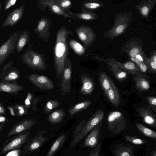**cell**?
<instances>
[{
    "instance_id": "cell-21",
    "label": "cell",
    "mask_w": 156,
    "mask_h": 156,
    "mask_svg": "<svg viewBox=\"0 0 156 156\" xmlns=\"http://www.w3.org/2000/svg\"><path fill=\"white\" fill-rule=\"evenodd\" d=\"M82 86L80 90L83 95L91 94L94 88V83L92 78L87 74L84 73L80 77Z\"/></svg>"
},
{
    "instance_id": "cell-40",
    "label": "cell",
    "mask_w": 156,
    "mask_h": 156,
    "mask_svg": "<svg viewBox=\"0 0 156 156\" xmlns=\"http://www.w3.org/2000/svg\"><path fill=\"white\" fill-rule=\"evenodd\" d=\"M104 5V3L98 1L86 2L83 4V5L85 8L94 10L103 7Z\"/></svg>"
},
{
    "instance_id": "cell-43",
    "label": "cell",
    "mask_w": 156,
    "mask_h": 156,
    "mask_svg": "<svg viewBox=\"0 0 156 156\" xmlns=\"http://www.w3.org/2000/svg\"><path fill=\"white\" fill-rule=\"evenodd\" d=\"M125 138L128 141L135 144H142L147 143L145 140L128 135L126 136Z\"/></svg>"
},
{
    "instance_id": "cell-36",
    "label": "cell",
    "mask_w": 156,
    "mask_h": 156,
    "mask_svg": "<svg viewBox=\"0 0 156 156\" xmlns=\"http://www.w3.org/2000/svg\"><path fill=\"white\" fill-rule=\"evenodd\" d=\"M144 52L137 55L134 58L133 62L139 68L141 72L145 73L147 71V68L144 62Z\"/></svg>"
},
{
    "instance_id": "cell-11",
    "label": "cell",
    "mask_w": 156,
    "mask_h": 156,
    "mask_svg": "<svg viewBox=\"0 0 156 156\" xmlns=\"http://www.w3.org/2000/svg\"><path fill=\"white\" fill-rule=\"evenodd\" d=\"M27 77L36 87L40 89L50 90L54 87L53 82L46 76L29 74L27 76Z\"/></svg>"
},
{
    "instance_id": "cell-49",
    "label": "cell",
    "mask_w": 156,
    "mask_h": 156,
    "mask_svg": "<svg viewBox=\"0 0 156 156\" xmlns=\"http://www.w3.org/2000/svg\"><path fill=\"white\" fill-rule=\"evenodd\" d=\"M7 118L5 116L0 115V123H3L7 121Z\"/></svg>"
},
{
    "instance_id": "cell-1",
    "label": "cell",
    "mask_w": 156,
    "mask_h": 156,
    "mask_svg": "<svg viewBox=\"0 0 156 156\" xmlns=\"http://www.w3.org/2000/svg\"><path fill=\"white\" fill-rule=\"evenodd\" d=\"M73 33L66 27H62L58 30L55 48V65L56 77L61 79L68 53L67 40Z\"/></svg>"
},
{
    "instance_id": "cell-47",
    "label": "cell",
    "mask_w": 156,
    "mask_h": 156,
    "mask_svg": "<svg viewBox=\"0 0 156 156\" xmlns=\"http://www.w3.org/2000/svg\"><path fill=\"white\" fill-rule=\"evenodd\" d=\"M16 1V0H6L4 4V10H6L14 5Z\"/></svg>"
},
{
    "instance_id": "cell-18",
    "label": "cell",
    "mask_w": 156,
    "mask_h": 156,
    "mask_svg": "<svg viewBox=\"0 0 156 156\" xmlns=\"http://www.w3.org/2000/svg\"><path fill=\"white\" fill-rule=\"evenodd\" d=\"M140 116L147 124L152 127H156V115L147 107L142 106L136 109Z\"/></svg>"
},
{
    "instance_id": "cell-6",
    "label": "cell",
    "mask_w": 156,
    "mask_h": 156,
    "mask_svg": "<svg viewBox=\"0 0 156 156\" xmlns=\"http://www.w3.org/2000/svg\"><path fill=\"white\" fill-rule=\"evenodd\" d=\"M21 30L11 34L9 38L0 46V67L11 55L13 54Z\"/></svg>"
},
{
    "instance_id": "cell-33",
    "label": "cell",
    "mask_w": 156,
    "mask_h": 156,
    "mask_svg": "<svg viewBox=\"0 0 156 156\" xmlns=\"http://www.w3.org/2000/svg\"><path fill=\"white\" fill-rule=\"evenodd\" d=\"M66 137V133L59 136L54 142L46 156H53L64 143Z\"/></svg>"
},
{
    "instance_id": "cell-53",
    "label": "cell",
    "mask_w": 156,
    "mask_h": 156,
    "mask_svg": "<svg viewBox=\"0 0 156 156\" xmlns=\"http://www.w3.org/2000/svg\"><path fill=\"white\" fill-rule=\"evenodd\" d=\"M3 129L2 126L0 125V132Z\"/></svg>"
},
{
    "instance_id": "cell-15",
    "label": "cell",
    "mask_w": 156,
    "mask_h": 156,
    "mask_svg": "<svg viewBox=\"0 0 156 156\" xmlns=\"http://www.w3.org/2000/svg\"><path fill=\"white\" fill-rule=\"evenodd\" d=\"M36 120L28 118L23 119L15 124L6 135L7 137L18 134L30 129L36 123Z\"/></svg>"
},
{
    "instance_id": "cell-14",
    "label": "cell",
    "mask_w": 156,
    "mask_h": 156,
    "mask_svg": "<svg viewBox=\"0 0 156 156\" xmlns=\"http://www.w3.org/2000/svg\"><path fill=\"white\" fill-rule=\"evenodd\" d=\"M25 6V5H23L13 9L2 23V27H12L16 24L23 16Z\"/></svg>"
},
{
    "instance_id": "cell-52",
    "label": "cell",
    "mask_w": 156,
    "mask_h": 156,
    "mask_svg": "<svg viewBox=\"0 0 156 156\" xmlns=\"http://www.w3.org/2000/svg\"><path fill=\"white\" fill-rule=\"evenodd\" d=\"M1 1L0 0V15L1 13Z\"/></svg>"
},
{
    "instance_id": "cell-51",
    "label": "cell",
    "mask_w": 156,
    "mask_h": 156,
    "mask_svg": "<svg viewBox=\"0 0 156 156\" xmlns=\"http://www.w3.org/2000/svg\"><path fill=\"white\" fill-rule=\"evenodd\" d=\"M151 156H156V151L155 150L151 152Z\"/></svg>"
},
{
    "instance_id": "cell-38",
    "label": "cell",
    "mask_w": 156,
    "mask_h": 156,
    "mask_svg": "<svg viewBox=\"0 0 156 156\" xmlns=\"http://www.w3.org/2000/svg\"><path fill=\"white\" fill-rule=\"evenodd\" d=\"M69 44L76 54L82 55L84 53L85 50V48L77 41L71 40L69 42Z\"/></svg>"
},
{
    "instance_id": "cell-42",
    "label": "cell",
    "mask_w": 156,
    "mask_h": 156,
    "mask_svg": "<svg viewBox=\"0 0 156 156\" xmlns=\"http://www.w3.org/2000/svg\"><path fill=\"white\" fill-rule=\"evenodd\" d=\"M13 107L16 109V114L19 116H22L28 113V108L24 105H17L13 106Z\"/></svg>"
},
{
    "instance_id": "cell-13",
    "label": "cell",
    "mask_w": 156,
    "mask_h": 156,
    "mask_svg": "<svg viewBox=\"0 0 156 156\" xmlns=\"http://www.w3.org/2000/svg\"><path fill=\"white\" fill-rule=\"evenodd\" d=\"M29 138L30 134L28 132L17 135L2 147L0 154H3L7 151L19 147L26 142Z\"/></svg>"
},
{
    "instance_id": "cell-30",
    "label": "cell",
    "mask_w": 156,
    "mask_h": 156,
    "mask_svg": "<svg viewBox=\"0 0 156 156\" xmlns=\"http://www.w3.org/2000/svg\"><path fill=\"white\" fill-rule=\"evenodd\" d=\"M29 32L26 30L21 33L17 41L16 48L17 54L23 50L24 47L29 42Z\"/></svg>"
},
{
    "instance_id": "cell-2",
    "label": "cell",
    "mask_w": 156,
    "mask_h": 156,
    "mask_svg": "<svg viewBox=\"0 0 156 156\" xmlns=\"http://www.w3.org/2000/svg\"><path fill=\"white\" fill-rule=\"evenodd\" d=\"M132 11L119 12L114 17V22L112 27L104 33L105 39L113 40L122 34L132 22Z\"/></svg>"
},
{
    "instance_id": "cell-48",
    "label": "cell",
    "mask_w": 156,
    "mask_h": 156,
    "mask_svg": "<svg viewBox=\"0 0 156 156\" xmlns=\"http://www.w3.org/2000/svg\"><path fill=\"white\" fill-rule=\"evenodd\" d=\"M8 108L9 110L10 113L12 115V116H16L14 109L13 108V106H9L8 107Z\"/></svg>"
},
{
    "instance_id": "cell-34",
    "label": "cell",
    "mask_w": 156,
    "mask_h": 156,
    "mask_svg": "<svg viewBox=\"0 0 156 156\" xmlns=\"http://www.w3.org/2000/svg\"><path fill=\"white\" fill-rule=\"evenodd\" d=\"M92 103L91 101L87 100L77 104L69 110L70 117H72L77 113L86 109Z\"/></svg>"
},
{
    "instance_id": "cell-17",
    "label": "cell",
    "mask_w": 156,
    "mask_h": 156,
    "mask_svg": "<svg viewBox=\"0 0 156 156\" xmlns=\"http://www.w3.org/2000/svg\"><path fill=\"white\" fill-rule=\"evenodd\" d=\"M93 57L97 60L106 63L108 69L119 81H122L127 78V73L120 69L113 63L108 60L107 58H102L97 56Z\"/></svg>"
},
{
    "instance_id": "cell-26",
    "label": "cell",
    "mask_w": 156,
    "mask_h": 156,
    "mask_svg": "<svg viewBox=\"0 0 156 156\" xmlns=\"http://www.w3.org/2000/svg\"><path fill=\"white\" fill-rule=\"evenodd\" d=\"M111 103L117 107L120 103V96L115 84L111 80V87L106 96Z\"/></svg>"
},
{
    "instance_id": "cell-23",
    "label": "cell",
    "mask_w": 156,
    "mask_h": 156,
    "mask_svg": "<svg viewBox=\"0 0 156 156\" xmlns=\"http://www.w3.org/2000/svg\"><path fill=\"white\" fill-rule=\"evenodd\" d=\"M156 4V0H142L134 7L144 18H147Z\"/></svg>"
},
{
    "instance_id": "cell-45",
    "label": "cell",
    "mask_w": 156,
    "mask_h": 156,
    "mask_svg": "<svg viewBox=\"0 0 156 156\" xmlns=\"http://www.w3.org/2000/svg\"><path fill=\"white\" fill-rule=\"evenodd\" d=\"M86 122V121L85 120H83L81 121L76 127L73 136V140L74 139L79 133L81 130L82 128Z\"/></svg>"
},
{
    "instance_id": "cell-24",
    "label": "cell",
    "mask_w": 156,
    "mask_h": 156,
    "mask_svg": "<svg viewBox=\"0 0 156 156\" xmlns=\"http://www.w3.org/2000/svg\"><path fill=\"white\" fill-rule=\"evenodd\" d=\"M38 5L44 8L49 7L56 14L62 16L66 18L72 19L68 13L61 9L56 3L55 0H42L37 2Z\"/></svg>"
},
{
    "instance_id": "cell-16",
    "label": "cell",
    "mask_w": 156,
    "mask_h": 156,
    "mask_svg": "<svg viewBox=\"0 0 156 156\" xmlns=\"http://www.w3.org/2000/svg\"><path fill=\"white\" fill-rule=\"evenodd\" d=\"M102 125L101 121L91 130L85 138L83 143L84 146L93 147L98 144L101 135Z\"/></svg>"
},
{
    "instance_id": "cell-46",
    "label": "cell",
    "mask_w": 156,
    "mask_h": 156,
    "mask_svg": "<svg viewBox=\"0 0 156 156\" xmlns=\"http://www.w3.org/2000/svg\"><path fill=\"white\" fill-rule=\"evenodd\" d=\"M101 143L98 144L91 151L89 156H99Z\"/></svg>"
},
{
    "instance_id": "cell-31",
    "label": "cell",
    "mask_w": 156,
    "mask_h": 156,
    "mask_svg": "<svg viewBox=\"0 0 156 156\" xmlns=\"http://www.w3.org/2000/svg\"><path fill=\"white\" fill-rule=\"evenodd\" d=\"M99 78L102 90L106 96L111 87V79L106 73L103 72L99 73Z\"/></svg>"
},
{
    "instance_id": "cell-41",
    "label": "cell",
    "mask_w": 156,
    "mask_h": 156,
    "mask_svg": "<svg viewBox=\"0 0 156 156\" xmlns=\"http://www.w3.org/2000/svg\"><path fill=\"white\" fill-rule=\"evenodd\" d=\"M146 102L148 104L147 106L154 113L156 112V98L155 96H149L145 98Z\"/></svg>"
},
{
    "instance_id": "cell-27",
    "label": "cell",
    "mask_w": 156,
    "mask_h": 156,
    "mask_svg": "<svg viewBox=\"0 0 156 156\" xmlns=\"http://www.w3.org/2000/svg\"><path fill=\"white\" fill-rule=\"evenodd\" d=\"M67 12L73 19H77L86 20H93L98 19L99 17L94 13L85 9L80 13H74L68 10Z\"/></svg>"
},
{
    "instance_id": "cell-37",
    "label": "cell",
    "mask_w": 156,
    "mask_h": 156,
    "mask_svg": "<svg viewBox=\"0 0 156 156\" xmlns=\"http://www.w3.org/2000/svg\"><path fill=\"white\" fill-rule=\"evenodd\" d=\"M136 126L138 129L145 136L152 138H156V133L140 123H136Z\"/></svg>"
},
{
    "instance_id": "cell-35",
    "label": "cell",
    "mask_w": 156,
    "mask_h": 156,
    "mask_svg": "<svg viewBox=\"0 0 156 156\" xmlns=\"http://www.w3.org/2000/svg\"><path fill=\"white\" fill-rule=\"evenodd\" d=\"M40 100V99L35 98L33 94L28 92L24 101V105L35 112L37 111L36 105Z\"/></svg>"
},
{
    "instance_id": "cell-8",
    "label": "cell",
    "mask_w": 156,
    "mask_h": 156,
    "mask_svg": "<svg viewBox=\"0 0 156 156\" xmlns=\"http://www.w3.org/2000/svg\"><path fill=\"white\" fill-rule=\"evenodd\" d=\"M72 63L69 57L66 58L63 72L59 83L61 95H66L71 90Z\"/></svg>"
},
{
    "instance_id": "cell-44",
    "label": "cell",
    "mask_w": 156,
    "mask_h": 156,
    "mask_svg": "<svg viewBox=\"0 0 156 156\" xmlns=\"http://www.w3.org/2000/svg\"><path fill=\"white\" fill-rule=\"evenodd\" d=\"M55 1L57 5L64 10L69 7L71 4V2L69 0H55Z\"/></svg>"
},
{
    "instance_id": "cell-10",
    "label": "cell",
    "mask_w": 156,
    "mask_h": 156,
    "mask_svg": "<svg viewBox=\"0 0 156 156\" xmlns=\"http://www.w3.org/2000/svg\"><path fill=\"white\" fill-rule=\"evenodd\" d=\"M46 132V130L40 131L24 146L22 153L25 154L31 152L40 148L44 143L48 141V139L44 136Z\"/></svg>"
},
{
    "instance_id": "cell-7",
    "label": "cell",
    "mask_w": 156,
    "mask_h": 156,
    "mask_svg": "<svg viewBox=\"0 0 156 156\" xmlns=\"http://www.w3.org/2000/svg\"><path fill=\"white\" fill-rule=\"evenodd\" d=\"M143 47L142 40L133 37L122 44L120 48L121 51L126 54L131 61L133 62L136 56L143 51Z\"/></svg>"
},
{
    "instance_id": "cell-50",
    "label": "cell",
    "mask_w": 156,
    "mask_h": 156,
    "mask_svg": "<svg viewBox=\"0 0 156 156\" xmlns=\"http://www.w3.org/2000/svg\"><path fill=\"white\" fill-rule=\"evenodd\" d=\"M5 112V109L3 106L0 103V115L4 114Z\"/></svg>"
},
{
    "instance_id": "cell-22",
    "label": "cell",
    "mask_w": 156,
    "mask_h": 156,
    "mask_svg": "<svg viewBox=\"0 0 156 156\" xmlns=\"http://www.w3.org/2000/svg\"><path fill=\"white\" fill-rule=\"evenodd\" d=\"M141 71L133 75V80L135 83V87L139 91H144L148 90L150 84L146 76Z\"/></svg>"
},
{
    "instance_id": "cell-32",
    "label": "cell",
    "mask_w": 156,
    "mask_h": 156,
    "mask_svg": "<svg viewBox=\"0 0 156 156\" xmlns=\"http://www.w3.org/2000/svg\"><path fill=\"white\" fill-rule=\"evenodd\" d=\"M65 112L62 109L56 110L47 117V120L52 124L62 122L65 116Z\"/></svg>"
},
{
    "instance_id": "cell-19",
    "label": "cell",
    "mask_w": 156,
    "mask_h": 156,
    "mask_svg": "<svg viewBox=\"0 0 156 156\" xmlns=\"http://www.w3.org/2000/svg\"><path fill=\"white\" fill-rule=\"evenodd\" d=\"M51 22L49 19L43 18L40 20L37 27V36L45 40L46 42L48 41L50 37V29Z\"/></svg>"
},
{
    "instance_id": "cell-5",
    "label": "cell",
    "mask_w": 156,
    "mask_h": 156,
    "mask_svg": "<svg viewBox=\"0 0 156 156\" xmlns=\"http://www.w3.org/2000/svg\"><path fill=\"white\" fill-rule=\"evenodd\" d=\"M106 121L108 129L115 134L124 130L127 126V119L123 114L120 112L115 111L109 113Z\"/></svg>"
},
{
    "instance_id": "cell-39",
    "label": "cell",
    "mask_w": 156,
    "mask_h": 156,
    "mask_svg": "<svg viewBox=\"0 0 156 156\" xmlns=\"http://www.w3.org/2000/svg\"><path fill=\"white\" fill-rule=\"evenodd\" d=\"M60 105L59 102L55 100H50L46 103L44 109V113L48 114Z\"/></svg>"
},
{
    "instance_id": "cell-9",
    "label": "cell",
    "mask_w": 156,
    "mask_h": 156,
    "mask_svg": "<svg viewBox=\"0 0 156 156\" xmlns=\"http://www.w3.org/2000/svg\"><path fill=\"white\" fill-rule=\"evenodd\" d=\"M19 70L13 66V60L8 61L1 69L0 79L1 82H9L13 81L20 78Z\"/></svg>"
},
{
    "instance_id": "cell-4",
    "label": "cell",
    "mask_w": 156,
    "mask_h": 156,
    "mask_svg": "<svg viewBox=\"0 0 156 156\" xmlns=\"http://www.w3.org/2000/svg\"><path fill=\"white\" fill-rule=\"evenodd\" d=\"M105 116L104 111L100 109L97 111L86 122L81 130L75 138L72 140L71 146H75L82 140L96 126L102 121Z\"/></svg>"
},
{
    "instance_id": "cell-12",
    "label": "cell",
    "mask_w": 156,
    "mask_h": 156,
    "mask_svg": "<svg viewBox=\"0 0 156 156\" xmlns=\"http://www.w3.org/2000/svg\"><path fill=\"white\" fill-rule=\"evenodd\" d=\"M74 30L86 47L90 46L95 39L94 31L89 26H80Z\"/></svg>"
},
{
    "instance_id": "cell-28",
    "label": "cell",
    "mask_w": 156,
    "mask_h": 156,
    "mask_svg": "<svg viewBox=\"0 0 156 156\" xmlns=\"http://www.w3.org/2000/svg\"><path fill=\"white\" fill-rule=\"evenodd\" d=\"M144 62L147 68V71L150 73L154 74L156 73V52L155 50L150 53V57H147L144 54Z\"/></svg>"
},
{
    "instance_id": "cell-20",
    "label": "cell",
    "mask_w": 156,
    "mask_h": 156,
    "mask_svg": "<svg viewBox=\"0 0 156 156\" xmlns=\"http://www.w3.org/2000/svg\"><path fill=\"white\" fill-rule=\"evenodd\" d=\"M107 59L121 69H122L126 73L133 75L140 71L136 64L132 61H129L123 63L119 62L112 58H108Z\"/></svg>"
},
{
    "instance_id": "cell-29",
    "label": "cell",
    "mask_w": 156,
    "mask_h": 156,
    "mask_svg": "<svg viewBox=\"0 0 156 156\" xmlns=\"http://www.w3.org/2000/svg\"><path fill=\"white\" fill-rule=\"evenodd\" d=\"M134 148L132 146L120 144L115 146L113 151L116 156H133Z\"/></svg>"
},
{
    "instance_id": "cell-25",
    "label": "cell",
    "mask_w": 156,
    "mask_h": 156,
    "mask_svg": "<svg viewBox=\"0 0 156 156\" xmlns=\"http://www.w3.org/2000/svg\"><path fill=\"white\" fill-rule=\"evenodd\" d=\"M25 89L24 87L16 82L11 83L0 82V92L18 95L19 94V91Z\"/></svg>"
},
{
    "instance_id": "cell-3",
    "label": "cell",
    "mask_w": 156,
    "mask_h": 156,
    "mask_svg": "<svg viewBox=\"0 0 156 156\" xmlns=\"http://www.w3.org/2000/svg\"><path fill=\"white\" fill-rule=\"evenodd\" d=\"M22 62L30 69L37 70H44L47 65L41 55L34 52L30 46L21 55Z\"/></svg>"
}]
</instances>
